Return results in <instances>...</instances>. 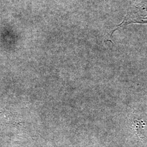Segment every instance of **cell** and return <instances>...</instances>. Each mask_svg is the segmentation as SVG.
I'll return each instance as SVG.
<instances>
[{"instance_id": "cell-1", "label": "cell", "mask_w": 147, "mask_h": 147, "mask_svg": "<svg viewBox=\"0 0 147 147\" xmlns=\"http://www.w3.org/2000/svg\"><path fill=\"white\" fill-rule=\"evenodd\" d=\"M147 24V0H138L128 11L124 20L115 30L130 24Z\"/></svg>"}, {"instance_id": "cell-2", "label": "cell", "mask_w": 147, "mask_h": 147, "mask_svg": "<svg viewBox=\"0 0 147 147\" xmlns=\"http://www.w3.org/2000/svg\"><path fill=\"white\" fill-rule=\"evenodd\" d=\"M135 123L137 135L142 141L147 144V121H136Z\"/></svg>"}]
</instances>
